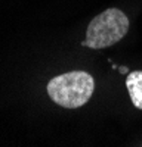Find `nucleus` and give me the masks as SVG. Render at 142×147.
<instances>
[{
    "label": "nucleus",
    "mask_w": 142,
    "mask_h": 147,
    "mask_svg": "<svg viewBox=\"0 0 142 147\" xmlns=\"http://www.w3.org/2000/svg\"><path fill=\"white\" fill-rule=\"evenodd\" d=\"M47 94L59 106L77 109L86 105L95 91V80L85 71H70L47 82Z\"/></svg>",
    "instance_id": "1"
},
{
    "label": "nucleus",
    "mask_w": 142,
    "mask_h": 147,
    "mask_svg": "<svg viewBox=\"0 0 142 147\" xmlns=\"http://www.w3.org/2000/svg\"><path fill=\"white\" fill-rule=\"evenodd\" d=\"M129 31V18L117 7H110L96 15L89 24L86 31V40L81 46L95 50L110 47L118 43Z\"/></svg>",
    "instance_id": "2"
},
{
    "label": "nucleus",
    "mask_w": 142,
    "mask_h": 147,
    "mask_svg": "<svg viewBox=\"0 0 142 147\" xmlns=\"http://www.w3.org/2000/svg\"><path fill=\"white\" fill-rule=\"evenodd\" d=\"M126 88L133 106L142 110V71H132L127 74Z\"/></svg>",
    "instance_id": "3"
},
{
    "label": "nucleus",
    "mask_w": 142,
    "mask_h": 147,
    "mask_svg": "<svg viewBox=\"0 0 142 147\" xmlns=\"http://www.w3.org/2000/svg\"><path fill=\"white\" fill-rule=\"evenodd\" d=\"M118 71H120L122 74H129V71H127V68H124V66H120V68H118Z\"/></svg>",
    "instance_id": "4"
}]
</instances>
